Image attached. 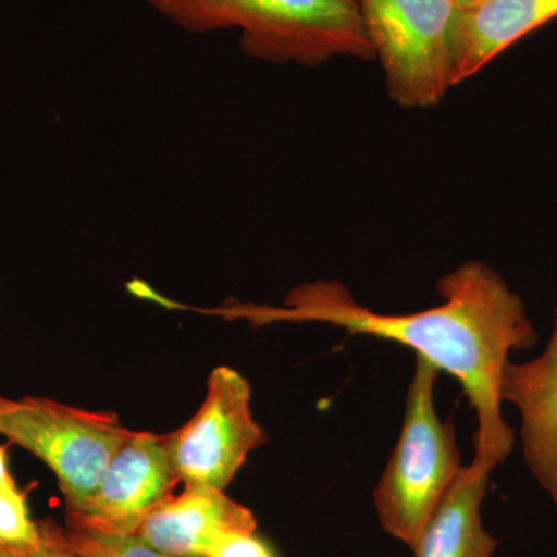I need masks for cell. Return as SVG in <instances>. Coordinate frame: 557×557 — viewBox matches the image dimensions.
<instances>
[{
  "label": "cell",
  "instance_id": "cell-11",
  "mask_svg": "<svg viewBox=\"0 0 557 557\" xmlns=\"http://www.w3.org/2000/svg\"><path fill=\"white\" fill-rule=\"evenodd\" d=\"M493 469V465L475 458L469 467L461 468L421 531L413 557L496 555L498 541L487 533L482 522L483 498Z\"/></svg>",
  "mask_w": 557,
  "mask_h": 557
},
{
  "label": "cell",
  "instance_id": "cell-8",
  "mask_svg": "<svg viewBox=\"0 0 557 557\" xmlns=\"http://www.w3.org/2000/svg\"><path fill=\"white\" fill-rule=\"evenodd\" d=\"M500 395L518 409L525 463L557 509V307L547 347L531 361L508 362Z\"/></svg>",
  "mask_w": 557,
  "mask_h": 557
},
{
  "label": "cell",
  "instance_id": "cell-6",
  "mask_svg": "<svg viewBox=\"0 0 557 557\" xmlns=\"http://www.w3.org/2000/svg\"><path fill=\"white\" fill-rule=\"evenodd\" d=\"M249 403L251 387L237 370L225 366L212 370L207 398L196 416L163 435L180 482L225 491L249 453L267 442Z\"/></svg>",
  "mask_w": 557,
  "mask_h": 557
},
{
  "label": "cell",
  "instance_id": "cell-18",
  "mask_svg": "<svg viewBox=\"0 0 557 557\" xmlns=\"http://www.w3.org/2000/svg\"><path fill=\"white\" fill-rule=\"evenodd\" d=\"M3 399H5V398L0 397V405H2Z\"/></svg>",
  "mask_w": 557,
  "mask_h": 557
},
{
  "label": "cell",
  "instance_id": "cell-3",
  "mask_svg": "<svg viewBox=\"0 0 557 557\" xmlns=\"http://www.w3.org/2000/svg\"><path fill=\"white\" fill-rule=\"evenodd\" d=\"M438 373L417 357L401 434L373 491L381 527L410 549L461 471L454 423H443L435 409Z\"/></svg>",
  "mask_w": 557,
  "mask_h": 557
},
{
  "label": "cell",
  "instance_id": "cell-4",
  "mask_svg": "<svg viewBox=\"0 0 557 557\" xmlns=\"http://www.w3.org/2000/svg\"><path fill=\"white\" fill-rule=\"evenodd\" d=\"M392 101L403 109L438 106L453 87L454 0H358Z\"/></svg>",
  "mask_w": 557,
  "mask_h": 557
},
{
  "label": "cell",
  "instance_id": "cell-7",
  "mask_svg": "<svg viewBox=\"0 0 557 557\" xmlns=\"http://www.w3.org/2000/svg\"><path fill=\"white\" fill-rule=\"evenodd\" d=\"M178 482L163 435L131 432L89 500L67 512V523L101 533L137 534L146 516L172 496Z\"/></svg>",
  "mask_w": 557,
  "mask_h": 557
},
{
  "label": "cell",
  "instance_id": "cell-12",
  "mask_svg": "<svg viewBox=\"0 0 557 557\" xmlns=\"http://www.w3.org/2000/svg\"><path fill=\"white\" fill-rule=\"evenodd\" d=\"M65 536L78 557H180L152 547L138 534L101 533L67 523Z\"/></svg>",
  "mask_w": 557,
  "mask_h": 557
},
{
  "label": "cell",
  "instance_id": "cell-9",
  "mask_svg": "<svg viewBox=\"0 0 557 557\" xmlns=\"http://www.w3.org/2000/svg\"><path fill=\"white\" fill-rule=\"evenodd\" d=\"M255 515L226 496L225 491L185 486L152 509L137 534L149 545L180 557H207L230 531H256Z\"/></svg>",
  "mask_w": 557,
  "mask_h": 557
},
{
  "label": "cell",
  "instance_id": "cell-14",
  "mask_svg": "<svg viewBox=\"0 0 557 557\" xmlns=\"http://www.w3.org/2000/svg\"><path fill=\"white\" fill-rule=\"evenodd\" d=\"M44 537L35 547L14 548L0 545V557H78L70 547L65 530L44 520Z\"/></svg>",
  "mask_w": 557,
  "mask_h": 557
},
{
  "label": "cell",
  "instance_id": "cell-13",
  "mask_svg": "<svg viewBox=\"0 0 557 557\" xmlns=\"http://www.w3.org/2000/svg\"><path fill=\"white\" fill-rule=\"evenodd\" d=\"M44 537L42 522L30 516L27 497L14 479L0 486V545L5 547H35Z\"/></svg>",
  "mask_w": 557,
  "mask_h": 557
},
{
  "label": "cell",
  "instance_id": "cell-5",
  "mask_svg": "<svg viewBox=\"0 0 557 557\" xmlns=\"http://www.w3.org/2000/svg\"><path fill=\"white\" fill-rule=\"evenodd\" d=\"M131 432L115 413L89 412L49 398H5L0 405V435L53 471L67 512L89 500Z\"/></svg>",
  "mask_w": 557,
  "mask_h": 557
},
{
  "label": "cell",
  "instance_id": "cell-1",
  "mask_svg": "<svg viewBox=\"0 0 557 557\" xmlns=\"http://www.w3.org/2000/svg\"><path fill=\"white\" fill-rule=\"evenodd\" d=\"M442 306L409 314L370 310L339 281L299 285L284 307L233 304L219 311L249 324L324 322L350 335L394 341L460 381L478 413L475 460L497 468L515 448V429L502 416V376L512 351L537 343L525 302L500 274L479 260L440 278Z\"/></svg>",
  "mask_w": 557,
  "mask_h": 557
},
{
  "label": "cell",
  "instance_id": "cell-2",
  "mask_svg": "<svg viewBox=\"0 0 557 557\" xmlns=\"http://www.w3.org/2000/svg\"><path fill=\"white\" fill-rule=\"evenodd\" d=\"M193 33L237 28L255 60L317 67L333 58L375 61L358 0H149Z\"/></svg>",
  "mask_w": 557,
  "mask_h": 557
},
{
  "label": "cell",
  "instance_id": "cell-16",
  "mask_svg": "<svg viewBox=\"0 0 557 557\" xmlns=\"http://www.w3.org/2000/svg\"><path fill=\"white\" fill-rule=\"evenodd\" d=\"M13 475L10 474L9 460H7V449L0 446V486L11 482Z\"/></svg>",
  "mask_w": 557,
  "mask_h": 557
},
{
  "label": "cell",
  "instance_id": "cell-17",
  "mask_svg": "<svg viewBox=\"0 0 557 557\" xmlns=\"http://www.w3.org/2000/svg\"><path fill=\"white\" fill-rule=\"evenodd\" d=\"M460 9H467V7L474 5L478 0H454Z\"/></svg>",
  "mask_w": 557,
  "mask_h": 557
},
{
  "label": "cell",
  "instance_id": "cell-15",
  "mask_svg": "<svg viewBox=\"0 0 557 557\" xmlns=\"http://www.w3.org/2000/svg\"><path fill=\"white\" fill-rule=\"evenodd\" d=\"M255 533L256 531H230L215 541L207 557H274L269 545Z\"/></svg>",
  "mask_w": 557,
  "mask_h": 557
},
{
  "label": "cell",
  "instance_id": "cell-10",
  "mask_svg": "<svg viewBox=\"0 0 557 557\" xmlns=\"http://www.w3.org/2000/svg\"><path fill=\"white\" fill-rule=\"evenodd\" d=\"M557 17V0H478L458 11L453 87L478 75L502 51Z\"/></svg>",
  "mask_w": 557,
  "mask_h": 557
}]
</instances>
